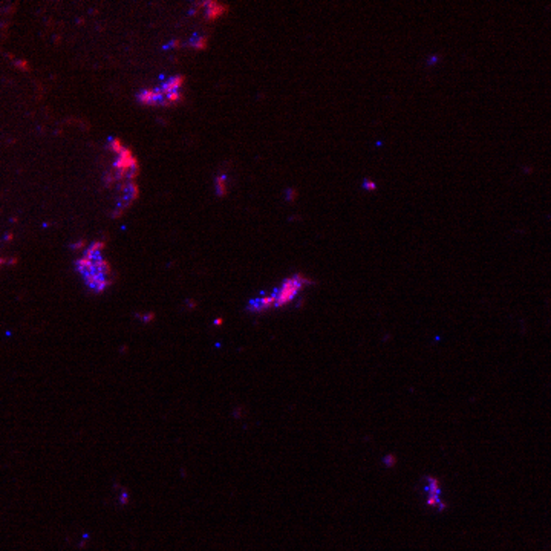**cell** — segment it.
I'll use <instances>...</instances> for the list:
<instances>
[{
  "label": "cell",
  "instance_id": "obj_3",
  "mask_svg": "<svg viewBox=\"0 0 551 551\" xmlns=\"http://www.w3.org/2000/svg\"><path fill=\"white\" fill-rule=\"evenodd\" d=\"M75 269H77V272L81 275L83 279H86L87 275H90V274H92V271H94V265H92V262H90L89 259L80 257V259H77V260H75Z\"/></svg>",
  "mask_w": 551,
  "mask_h": 551
},
{
  "label": "cell",
  "instance_id": "obj_23",
  "mask_svg": "<svg viewBox=\"0 0 551 551\" xmlns=\"http://www.w3.org/2000/svg\"><path fill=\"white\" fill-rule=\"evenodd\" d=\"M5 55H7V57H8V59H11V60H14V55H13V54H11V52H7V54H5ZM14 62H16V60H14Z\"/></svg>",
  "mask_w": 551,
  "mask_h": 551
},
{
  "label": "cell",
  "instance_id": "obj_22",
  "mask_svg": "<svg viewBox=\"0 0 551 551\" xmlns=\"http://www.w3.org/2000/svg\"><path fill=\"white\" fill-rule=\"evenodd\" d=\"M220 325H222V318H216L214 320V326H220Z\"/></svg>",
  "mask_w": 551,
  "mask_h": 551
},
{
  "label": "cell",
  "instance_id": "obj_6",
  "mask_svg": "<svg viewBox=\"0 0 551 551\" xmlns=\"http://www.w3.org/2000/svg\"><path fill=\"white\" fill-rule=\"evenodd\" d=\"M214 187H216V195L217 196H225L227 195V176L220 175L214 179Z\"/></svg>",
  "mask_w": 551,
  "mask_h": 551
},
{
  "label": "cell",
  "instance_id": "obj_5",
  "mask_svg": "<svg viewBox=\"0 0 551 551\" xmlns=\"http://www.w3.org/2000/svg\"><path fill=\"white\" fill-rule=\"evenodd\" d=\"M207 41H208V38H207V37H202V35H199V34H195V35L189 40L187 46H190V48H193V49H198V51H202V49H205V48H207Z\"/></svg>",
  "mask_w": 551,
  "mask_h": 551
},
{
  "label": "cell",
  "instance_id": "obj_13",
  "mask_svg": "<svg viewBox=\"0 0 551 551\" xmlns=\"http://www.w3.org/2000/svg\"><path fill=\"white\" fill-rule=\"evenodd\" d=\"M136 317H138V318H141L144 323H149V322L155 320V314H153V312H147V314H136Z\"/></svg>",
  "mask_w": 551,
  "mask_h": 551
},
{
  "label": "cell",
  "instance_id": "obj_16",
  "mask_svg": "<svg viewBox=\"0 0 551 551\" xmlns=\"http://www.w3.org/2000/svg\"><path fill=\"white\" fill-rule=\"evenodd\" d=\"M363 187H364L366 190H369V192H374V190L377 189V184H375V182H372V181H369V179H366V181H364V184H363Z\"/></svg>",
  "mask_w": 551,
  "mask_h": 551
},
{
  "label": "cell",
  "instance_id": "obj_8",
  "mask_svg": "<svg viewBox=\"0 0 551 551\" xmlns=\"http://www.w3.org/2000/svg\"><path fill=\"white\" fill-rule=\"evenodd\" d=\"M107 149H109L110 152H112V153L120 155V153H121V150H123L124 147H123V144H121V140H120V138H114L112 141H109Z\"/></svg>",
  "mask_w": 551,
  "mask_h": 551
},
{
  "label": "cell",
  "instance_id": "obj_18",
  "mask_svg": "<svg viewBox=\"0 0 551 551\" xmlns=\"http://www.w3.org/2000/svg\"><path fill=\"white\" fill-rule=\"evenodd\" d=\"M83 247H84V241H77L75 244H71V248H72V250H77V251H78V250H81Z\"/></svg>",
  "mask_w": 551,
  "mask_h": 551
},
{
  "label": "cell",
  "instance_id": "obj_21",
  "mask_svg": "<svg viewBox=\"0 0 551 551\" xmlns=\"http://www.w3.org/2000/svg\"><path fill=\"white\" fill-rule=\"evenodd\" d=\"M19 262V259L17 257H11V259H8V265H16Z\"/></svg>",
  "mask_w": 551,
  "mask_h": 551
},
{
  "label": "cell",
  "instance_id": "obj_12",
  "mask_svg": "<svg viewBox=\"0 0 551 551\" xmlns=\"http://www.w3.org/2000/svg\"><path fill=\"white\" fill-rule=\"evenodd\" d=\"M14 66L17 68V69H20V71H29L31 68H29V65H28V62L26 60H16L14 62Z\"/></svg>",
  "mask_w": 551,
  "mask_h": 551
},
{
  "label": "cell",
  "instance_id": "obj_26",
  "mask_svg": "<svg viewBox=\"0 0 551 551\" xmlns=\"http://www.w3.org/2000/svg\"><path fill=\"white\" fill-rule=\"evenodd\" d=\"M77 23H78V25H83V23H84V20H83V19H78V20H77Z\"/></svg>",
  "mask_w": 551,
  "mask_h": 551
},
{
  "label": "cell",
  "instance_id": "obj_7",
  "mask_svg": "<svg viewBox=\"0 0 551 551\" xmlns=\"http://www.w3.org/2000/svg\"><path fill=\"white\" fill-rule=\"evenodd\" d=\"M153 97H155V89H144L138 94V101L141 104H146V106H152V101H153Z\"/></svg>",
  "mask_w": 551,
  "mask_h": 551
},
{
  "label": "cell",
  "instance_id": "obj_20",
  "mask_svg": "<svg viewBox=\"0 0 551 551\" xmlns=\"http://www.w3.org/2000/svg\"><path fill=\"white\" fill-rule=\"evenodd\" d=\"M13 238H14V235H13V233H7V235L4 236V242H5V244H10V242L13 241Z\"/></svg>",
  "mask_w": 551,
  "mask_h": 551
},
{
  "label": "cell",
  "instance_id": "obj_10",
  "mask_svg": "<svg viewBox=\"0 0 551 551\" xmlns=\"http://www.w3.org/2000/svg\"><path fill=\"white\" fill-rule=\"evenodd\" d=\"M167 100H169V103H170V104H176V103L184 101V95H182V92H181V89H179V90H175V92H172L170 95H167Z\"/></svg>",
  "mask_w": 551,
  "mask_h": 551
},
{
  "label": "cell",
  "instance_id": "obj_4",
  "mask_svg": "<svg viewBox=\"0 0 551 551\" xmlns=\"http://www.w3.org/2000/svg\"><path fill=\"white\" fill-rule=\"evenodd\" d=\"M227 11H228V7L219 4L216 8L205 10V19H207V22H214V20H217L220 16H222L224 13H227Z\"/></svg>",
  "mask_w": 551,
  "mask_h": 551
},
{
  "label": "cell",
  "instance_id": "obj_24",
  "mask_svg": "<svg viewBox=\"0 0 551 551\" xmlns=\"http://www.w3.org/2000/svg\"><path fill=\"white\" fill-rule=\"evenodd\" d=\"M187 305H189V306H190V308H193V306H195V303H193V300H189V303H187Z\"/></svg>",
  "mask_w": 551,
  "mask_h": 551
},
{
  "label": "cell",
  "instance_id": "obj_9",
  "mask_svg": "<svg viewBox=\"0 0 551 551\" xmlns=\"http://www.w3.org/2000/svg\"><path fill=\"white\" fill-rule=\"evenodd\" d=\"M247 309H248V311H251V312H263V306H262V300H260V297H257V299H251V300L248 302Z\"/></svg>",
  "mask_w": 551,
  "mask_h": 551
},
{
  "label": "cell",
  "instance_id": "obj_2",
  "mask_svg": "<svg viewBox=\"0 0 551 551\" xmlns=\"http://www.w3.org/2000/svg\"><path fill=\"white\" fill-rule=\"evenodd\" d=\"M424 493H426V504L436 510H444L446 502L441 498V488L438 479L432 476H426L424 479Z\"/></svg>",
  "mask_w": 551,
  "mask_h": 551
},
{
  "label": "cell",
  "instance_id": "obj_15",
  "mask_svg": "<svg viewBox=\"0 0 551 551\" xmlns=\"http://www.w3.org/2000/svg\"><path fill=\"white\" fill-rule=\"evenodd\" d=\"M182 44H181V41L179 40H172L170 43H167V44H164L162 46V49H170V48H181Z\"/></svg>",
  "mask_w": 551,
  "mask_h": 551
},
{
  "label": "cell",
  "instance_id": "obj_17",
  "mask_svg": "<svg viewBox=\"0 0 551 551\" xmlns=\"http://www.w3.org/2000/svg\"><path fill=\"white\" fill-rule=\"evenodd\" d=\"M287 199H288L290 202H293V201L296 199V192H294L293 189H288V190H287Z\"/></svg>",
  "mask_w": 551,
  "mask_h": 551
},
{
  "label": "cell",
  "instance_id": "obj_1",
  "mask_svg": "<svg viewBox=\"0 0 551 551\" xmlns=\"http://www.w3.org/2000/svg\"><path fill=\"white\" fill-rule=\"evenodd\" d=\"M312 281L305 278L303 274H294L293 278H287L282 281L281 287L274 288L269 296L274 299V308H284L287 306L288 303H291L297 296L299 293L306 287V285H311Z\"/></svg>",
  "mask_w": 551,
  "mask_h": 551
},
{
  "label": "cell",
  "instance_id": "obj_19",
  "mask_svg": "<svg viewBox=\"0 0 551 551\" xmlns=\"http://www.w3.org/2000/svg\"><path fill=\"white\" fill-rule=\"evenodd\" d=\"M123 213H124L123 210L117 208L115 211H112V217H114V219H118V217H121V216H123Z\"/></svg>",
  "mask_w": 551,
  "mask_h": 551
},
{
  "label": "cell",
  "instance_id": "obj_11",
  "mask_svg": "<svg viewBox=\"0 0 551 551\" xmlns=\"http://www.w3.org/2000/svg\"><path fill=\"white\" fill-rule=\"evenodd\" d=\"M118 158H121V159H124V161H130L132 158H135L133 155H132V150L129 149V147H124L123 150H121V153L118 155Z\"/></svg>",
  "mask_w": 551,
  "mask_h": 551
},
{
  "label": "cell",
  "instance_id": "obj_14",
  "mask_svg": "<svg viewBox=\"0 0 551 551\" xmlns=\"http://www.w3.org/2000/svg\"><path fill=\"white\" fill-rule=\"evenodd\" d=\"M127 502H129V493H127V490H123L120 494V504L126 506Z\"/></svg>",
  "mask_w": 551,
  "mask_h": 551
},
{
  "label": "cell",
  "instance_id": "obj_25",
  "mask_svg": "<svg viewBox=\"0 0 551 551\" xmlns=\"http://www.w3.org/2000/svg\"><path fill=\"white\" fill-rule=\"evenodd\" d=\"M17 220H19V219H17V217H11V222H13V224H16V222H17Z\"/></svg>",
  "mask_w": 551,
  "mask_h": 551
}]
</instances>
